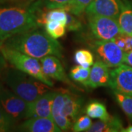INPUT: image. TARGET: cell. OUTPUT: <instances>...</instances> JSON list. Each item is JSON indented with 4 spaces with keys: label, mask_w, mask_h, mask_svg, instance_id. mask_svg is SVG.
<instances>
[{
    "label": "cell",
    "mask_w": 132,
    "mask_h": 132,
    "mask_svg": "<svg viewBox=\"0 0 132 132\" xmlns=\"http://www.w3.org/2000/svg\"><path fill=\"white\" fill-rule=\"evenodd\" d=\"M0 52L12 67L32 76L52 87L54 85V83L43 73L40 61L38 59L4 46Z\"/></svg>",
    "instance_id": "5b68a950"
},
{
    "label": "cell",
    "mask_w": 132,
    "mask_h": 132,
    "mask_svg": "<svg viewBox=\"0 0 132 132\" xmlns=\"http://www.w3.org/2000/svg\"><path fill=\"white\" fill-rule=\"evenodd\" d=\"M92 36L100 40H112L121 35L118 20L101 15H87Z\"/></svg>",
    "instance_id": "8992f818"
},
{
    "label": "cell",
    "mask_w": 132,
    "mask_h": 132,
    "mask_svg": "<svg viewBox=\"0 0 132 132\" xmlns=\"http://www.w3.org/2000/svg\"><path fill=\"white\" fill-rule=\"evenodd\" d=\"M3 43H4L0 42V50H1V48H2V46H3Z\"/></svg>",
    "instance_id": "d6a6232c"
},
{
    "label": "cell",
    "mask_w": 132,
    "mask_h": 132,
    "mask_svg": "<svg viewBox=\"0 0 132 132\" xmlns=\"http://www.w3.org/2000/svg\"><path fill=\"white\" fill-rule=\"evenodd\" d=\"M84 99L70 90H57L52 106L53 120L61 131H68L79 116Z\"/></svg>",
    "instance_id": "3957f363"
},
{
    "label": "cell",
    "mask_w": 132,
    "mask_h": 132,
    "mask_svg": "<svg viewBox=\"0 0 132 132\" xmlns=\"http://www.w3.org/2000/svg\"><path fill=\"white\" fill-rule=\"evenodd\" d=\"M93 0H72L71 3L64 7L67 12L71 14L79 16L85 11L87 7Z\"/></svg>",
    "instance_id": "603a6c76"
},
{
    "label": "cell",
    "mask_w": 132,
    "mask_h": 132,
    "mask_svg": "<svg viewBox=\"0 0 132 132\" xmlns=\"http://www.w3.org/2000/svg\"><path fill=\"white\" fill-rule=\"evenodd\" d=\"M123 129V123L118 117L112 116L108 120H98L93 123L88 132H119Z\"/></svg>",
    "instance_id": "2e32d148"
},
{
    "label": "cell",
    "mask_w": 132,
    "mask_h": 132,
    "mask_svg": "<svg viewBox=\"0 0 132 132\" xmlns=\"http://www.w3.org/2000/svg\"><path fill=\"white\" fill-rule=\"evenodd\" d=\"M110 70L102 62L96 60L90 68L89 79L86 87L95 89L99 87H109Z\"/></svg>",
    "instance_id": "4fadbf2b"
},
{
    "label": "cell",
    "mask_w": 132,
    "mask_h": 132,
    "mask_svg": "<svg viewBox=\"0 0 132 132\" xmlns=\"http://www.w3.org/2000/svg\"><path fill=\"white\" fill-rule=\"evenodd\" d=\"M113 94L118 104L129 120L132 121V96L113 90Z\"/></svg>",
    "instance_id": "d6986e66"
},
{
    "label": "cell",
    "mask_w": 132,
    "mask_h": 132,
    "mask_svg": "<svg viewBox=\"0 0 132 132\" xmlns=\"http://www.w3.org/2000/svg\"><path fill=\"white\" fill-rule=\"evenodd\" d=\"M123 0H93L85 9L87 15H101L118 20Z\"/></svg>",
    "instance_id": "8fae6325"
},
{
    "label": "cell",
    "mask_w": 132,
    "mask_h": 132,
    "mask_svg": "<svg viewBox=\"0 0 132 132\" xmlns=\"http://www.w3.org/2000/svg\"><path fill=\"white\" fill-rule=\"evenodd\" d=\"M3 82L27 103L32 102L47 91L52 90V87L12 66L5 71Z\"/></svg>",
    "instance_id": "277c9868"
},
{
    "label": "cell",
    "mask_w": 132,
    "mask_h": 132,
    "mask_svg": "<svg viewBox=\"0 0 132 132\" xmlns=\"http://www.w3.org/2000/svg\"><path fill=\"white\" fill-rule=\"evenodd\" d=\"M90 46L97 60L102 62L109 68H116L124 63L125 52L113 40H95Z\"/></svg>",
    "instance_id": "52a82bcc"
},
{
    "label": "cell",
    "mask_w": 132,
    "mask_h": 132,
    "mask_svg": "<svg viewBox=\"0 0 132 132\" xmlns=\"http://www.w3.org/2000/svg\"><path fill=\"white\" fill-rule=\"evenodd\" d=\"M40 27L36 15L26 7H0V42Z\"/></svg>",
    "instance_id": "7a4b0ae2"
},
{
    "label": "cell",
    "mask_w": 132,
    "mask_h": 132,
    "mask_svg": "<svg viewBox=\"0 0 132 132\" xmlns=\"http://www.w3.org/2000/svg\"><path fill=\"white\" fill-rule=\"evenodd\" d=\"M83 28V25L79 19L76 15L71 14L68 12V19L66 23V29L67 31L71 32H79Z\"/></svg>",
    "instance_id": "484cf974"
},
{
    "label": "cell",
    "mask_w": 132,
    "mask_h": 132,
    "mask_svg": "<svg viewBox=\"0 0 132 132\" xmlns=\"http://www.w3.org/2000/svg\"><path fill=\"white\" fill-rule=\"evenodd\" d=\"M45 31L49 36L54 39H58L65 35L66 26L58 21H49L44 25Z\"/></svg>",
    "instance_id": "ffe728a7"
},
{
    "label": "cell",
    "mask_w": 132,
    "mask_h": 132,
    "mask_svg": "<svg viewBox=\"0 0 132 132\" xmlns=\"http://www.w3.org/2000/svg\"><path fill=\"white\" fill-rule=\"evenodd\" d=\"M87 116L93 119H99L100 120H108L112 118L109 114L105 104L99 101H91L85 106V112Z\"/></svg>",
    "instance_id": "e0dca14e"
},
{
    "label": "cell",
    "mask_w": 132,
    "mask_h": 132,
    "mask_svg": "<svg viewBox=\"0 0 132 132\" xmlns=\"http://www.w3.org/2000/svg\"><path fill=\"white\" fill-rule=\"evenodd\" d=\"M109 87L114 91L132 96V67L120 65L110 71Z\"/></svg>",
    "instance_id": "9c48e42d"
},
{
    "label": "cell",
    "mask_w": 132,
    "mask_h": 132,
    "mask_svg": "<svg viewBox=\"0 0 132 132\" xmlns=\"http://www.w3.org/2000/svg\"><path fill=\"white\" fill-rule=\"evenodd\" d=\"M123 37L126 44L125 52L132 50V35H127L123 34Z\"/></svg>",
    "instance_id": "83f0119b"
},
{
    "label": "cell",
    "mask_w": 132,
    "mask_h": 132,
    "mask_svg": "<svg viewBox=\"0 0 132 132\" xmlns=\"http://www.w3.org/2000/svg\"><path fill=\"white\" fill-rule=\"evenodd\" d=\"M57 90H48L32 102H29L25 120L31 118H52V106Z\"/></svg>",
    "instance_id": "30bf717a"
},
{
    "label": "cell",
    "mask_w": 132,
    "mask_h": 132,
    "mask_svg": "<svg viewBox=\"0 0 132 132\" xmlns=\"http://www.w3.org/2000/svg\"><path fill=\"white\" fill-rule=\"evenodd\" d=\"M90 73V68H84L81 65H76L71 69L70 77L74 81L79 82L86 87Z\"/></svg>",
    "instance_id": "7402d4cb"
},
{
    "label": "cell",
    "mask_w": 132,
    "mask_h": 132,
    "mask_svg": "<svg viewBox=\"0 0 132 132\" xmlns=\"http://www.w3.org/2000/svg\"><path fill=\"white\" fill-rule=\"evenodd\" d=\"M124 63H126V64H127L128 65H130L132 67V50L125 52Z\"/></svg>",
    "instance_id": "f1b7e54d"
},
{
    "label": "cell",
    "mask_w": 132,
    "mask_h": 132,
    "mask_svg": "<svg viewBox=\"0 0 132 132\" xmlns=\"http://www.w3.org/2000/svg\"><path fill=\"white\" fill-rule=\"evenodd\" d=\"M15 123L14 120L0 107V132L9 131Z\"/></svg>",
    "instance_id": "d4e9b609"
},
{
    "label": "cell",
    "mask_w": 132,
    "mask_h": 132,
    "mask_svg": "<svg viewBox=\"0 0 132 132\" xmlns=\"http://www.w3.org/2000/svg\"><path fill=\"white\" fill-rule=\"evenodd\" d=\"M74 60L76 63L84 68H90L94 64V56L88 49H79L75 52Z\"/></svg>",
    "instance_id": "44dd1931"
},
{
    "label": "cell",
    "mask_w": 132,
    "mask_h": 132,
    "mask_svg": "<svg viewBox=\"0 0 132 132\" xmlns=\"http://www.w3.org/2000/svg\"><path fill=\"white\" fill-rule=\"evenodd\" d=\"M3 46L40 60L48 55L62 58L63 48L57 39L49 36L46 31L35 29L20 33L6 40Z\"/></svg>",
    "instance_id": "6da1fadb"
},
{
    "label": "cell",
    "mask_w": 132,
    "mask_h": 132,
    "mask_svg": "<svg viewBox=\"0 0 132 132\" xmlns=\"http://www.w3.org/2000/svg\"><path fill=\"white\" fill-rule=\"evenodd\" d=\"M36 0H24V2L22 4L23 7H28L29 5L31 4H32L34 2H35Z\"/></svg>",
    "instance_id": "f546056e"
},
{
    "label": "cell",
    "mask_w": 132,
    "mask_h": 132,
    "mask_svg": "<svg viewBox=\"0 0 132 132\" xmlns=\"http://www.w3.org/2000/svg\"><path fill=\"white\" fill-rule=\"evenodd\" d=\"M43 73L49 79L60 81L73 88L77 87L73 85L66 75L64 68L62 65L59 57L53 55H48L40 60Z\"/></svg>",
    "instance_id": "7c38bea8"
},
{
    "label": "cell",
    "mask_w": 132,
    "mask_h": 132,
    "mask_svg": "<svg viewBox=\"0 0 132 132\" xmlns=\"http://www.w3.org/2000/svg\"><path fill=\"white\" fill-rule=\"evenodd\" d=\"M72 2V0H36L28 7L35 12L42 10H52L64 8Z\"/></svg>",
    "instance_id": "ac0fdd59"
},
{
    "label": "cell",
    "mask_w": 132,
    "mask_h": 132,
    "mask_svg": "<svg viewBox=\"0 0 132 132\" xmlns=\"http://www.w3.org/2000/svg\"><path fill=\"white\" fill-rule=\"evenodd\" d=\"M93 123L91 118L87 114L79 116L74 121L71 128V131L74 132L87 131Z\"/></svg>",
    "instance_id": "cb8c5ba5"
},
{
    "label": "cell",
    "mask_w": 132,
    "mask_h": 132,
    "mask_svg": "<svg viewBox=\"0 0 132 132\" xmlns=\"http://www.w3.org/2000/svg\"><path fill=\"white\" fill-rule=\"evenodd\" d=\"M22 131L29 132H60V128L57 126L52 118H31L26 119L19 126Z\"/></svg>",
    "instance_id": "5bb4252c"
},
{
    "label": "cell",
    "mask_w": 132,
    "mask_h": 132,
    "mask_svg": "<svg viewBox=\"0 0 132 132\" xmlns=\"http://www.w3.org/2000/svg\"><path fill=\"white\" fill-rule=\"evenodd\" d=\"M122 132H132V126H129L127 128H123Z\"/></svg>",
    "instance_id": "4dcf8cb0"
},
{
    "label": "cell",
    "mask_w": 132,
    "mask_h": 132,
    "mask_svg": "<svg viewBox=\"0 0 132 132\" xmlns=\"http://www.w3.org/2000/svg\"><path fill=\"white\" fill-rule=\"evenodd\" d=\"M8 64L9 63L5 60L4 56L0 52V83H2V81H3V76L5 71L8 68Z\"/></svg>",
    "instance_id": "4316f807"
},
{
    "label": "cell",
    "mask_w": 132,
    "mask_h": 132,
    "mask_svg": "<svg viewBox=\"0 0 132 132\" xmlns=\"http://www.w3.org/2000/svg\"><path fill=\"white\" fill-rule=\"evenodd\" d=\"M28 103L0 83V107L15 122L25 119Z\"/></svg>",
    "instance_id": "ba28073f"
},
{
    "label": "cell",
    "mask_w": 132,
    "mask_h": 132,
    "mask_svg": "<svg viewBox=\"0 0 132 132\" xmlns=\"http://www.w3.org/2000/svg\"><path fill=\"white\" fill-rule=\"evenodd\" d=\"M118 23L122 34L132 35V3L128 0H123Z\"/></svg>",
    "instance_id": "9a60e30c"
},
{
    "label": "cell",
    "mask_w": 132,
    "mask_h": 132,
    "mask_svg": "<svg viewBox=\"0 0 132 132\" xmlns=\"http://www.w3.org/2000/svg\"><path fill=\"white\" fill-rule=\"evenodd\" d=\"M18 0H0V4H3V3H6V2H15Z\"/></svg>",
    "instance_id": "1f68e13d"
}]
</instances>
